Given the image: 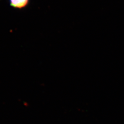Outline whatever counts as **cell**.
<instances>
[{"label":"cell","mask_w":124,"mask_h":124,"mask_svg":"<svg viewBox=\"0 0 124 124\" xmlns=\"http://www.w3.org/2000/svg\"><path fill=\"white\" fill-rule=\"evenodd\" d=\"M10 6L14 9L26 8L30 4L31 0H8Z\"/></svg>","instance_id":"cell-1"}]
</instances>
